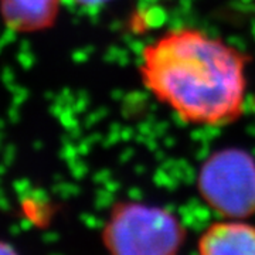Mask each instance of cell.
I'll return each mask as SVG.
<instances>
[{
	"mask_svg": "<svg viewBox=\"0 0 255 255\" xmlns=\"http://www.w3.org/2000/svg\"><path fill=\"white\" fill-rule=\"evenodd\" d=\"M145 88L184 124L224 127L247 102V57L197 27H174L149 41L139 57Z\"/></svg>",
	"mask_w": 255,
	"mask_h": 255,
	"instance_id": "6da1fadb",
	"label": "cell"
},
{
	"mask_svg": "<svg viewBox=\"0 0 255 255\" xmlns=\"http://www.w3.org/2000/svg\"><path fill=\"white\" fill-rule=\"evenodd\" d=\"M184 230L170 211L145 203H121L104 230L110 255H176Z\"/></svg>",
	"mask_w": 255,
	"mask_h": 255,
	"instance_id": "7a4b0ae2",
	"label": "cell"
},
{
	"mask_svg": "<svg viewBox=\"0 0 255 255\" xmlns=\"http://www.w3.org/2000/svg\"><path fill=\"white\" fill-rule=\"evenodd\" d=\"M197 187L219 214L247 219L255 214V159L238 147L220 149L201 164Z\"/></svg>",
	"mask_w": 255,
	"mask_h": 255,
	"instance_id": "3957f363",
	"label": "cell"
},
{
	"mask_svg": "<svg viewBox=\"0 0 255 255\" xmlns=\"http://www.w3.org/2000/svg\"><path fill=\"white\" fill-rule=\"evenodd\" d=\"M199 255H255V227L234 219L214 223L201 234Z\"/></svg>",
	"mask_w": 255,
	"mask_h": 255,
	"instance_id": "277c9868",
	"label": "cell"
},
{
	"mask_svg": "<svg viewBox=\"0 0 255 255\" xmlns=\"http://www.w3.org/2000/svg\"><path fill=\"white\" fill-rule=\"evenodd\" d=\"M0 255H17L16 254V251L11 248L7 244H4V243H0Z\"/></svg>",
	"mask_w": 255,
	"mask_h": 255,
	"instance_id": "5b68a950",
	"label": "cell"
},
{
	"mask_svg": "<svg viewBox=\"0 0 255 255\" xmlns=\"http://www.w3.org/2000/svg\"><path fill=\"white\" fill-rule=\"evenodd\" d=\"M82 3H90V4H95V3H101V1H105V0H80Z\"/></svg>",
	"mask_w": 255,
	"mask_h": 255,
	"instance_id": "8992f818",
	"label": "cell"
}]
</instances>
